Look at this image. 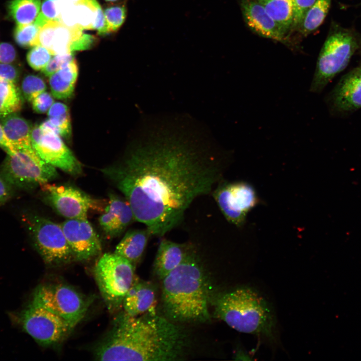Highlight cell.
<instances>
[{
  "label": "cell",
  "mask_w": 361,
  "mask_h": 361,
  "mask_svg": "<svg viewBox=\"0 0 361 361\" xmlns=\"http://www.w3.org/2000/svg\"><path fill=\"white\" fill-rule=\"evenodd\" d=\"M224 156L202 143L148 142L101 171L128 202L135 221L152 236L163 237L180 224L197 198L212 194L223 179Z\"/></svg>",
  "instance_id": "6da1fadb"
},
{
  "label": "cell",
  "mask_w": 361,
  "mask_h": 361,
  "mask_svg": "<svg viewBox=\"0 0 361 361\" xmlns=\"http://www.w3.org/2000/svg\"><path fill=\"white\" fill-rule=\"evenodd\" d=\"M186 338L179 326L156 313L132 316L124 312L96 347L95 356L101 360H180Z\"/></svg>",
  "instance_id": "7a4b0ae2"
},
{
  "label": "cell",
  "mask_w": 361,
  "mask_h": 361,
  "mask_svg": "<svg viewBox=\"0 0 361 361\" xmlns=\"http://www.w3.org/2000/svg\"><path fill=\"white\" fill-rule=\"evenodd\" d=\"M162 280L163 307L170 319L187 322L209 320L208 283L195 250Z\"/></svg>",
  "instance_id": "3957f363"
},
{
  "label": "cell",
  "mask_w": 361,
  "mask_h": 361,
  "mask_svg": "<svg viewBox=\"0 0 361 361\" xmlns=\"http://www.w3.org/2000/svg\"><path fill=\"white\" fill-rule=\"evenodd\" d=\"M215 309L216 316L233 329L274 338L273 313L265 299L252 288L240 287L223 294Z\"/></svg>",
  "instance_id": "277c9868"
},
{
  "label": "cell",
  "mask_w": 361,
  "mask_h": 361,
  "mask_svg": "<svg viewBox=\"0 0 361 361\" xmlns=\"http://www.w3.org/2000/svg\"><path fill=\"white\" fill-rule=\"evenodd\" d=\"M0 174L15 189L29 190L57 178L56 168L43 160L33 147L17 149L7 154Z\"/></svg>",
  "instance_id": "5b68a950"
},
{
  "label": "cell",
  "mask_w": 361,
  "mask_h": 361,
  "mask_svg": "<svg viewBox=\"0 0 361 361\" xmlns=\"http://www.w3.org/2000/svg\"><path fill=\"white\" fill-rule=\"evenodd\" d=\"M22 221L46 264L59 265L75 259L61 225L32 213H24Z\"/></svg>",
  "instance_id": "8992f818"
},
{
  "label": "cell",
  "mask_w": 361,
  "mask_h": 361,
  "mask_svg": "<svg viewBox=\"0 0 361 361\" xmlns=\"http://www.w3.org/2000/svg\"><path fill=\"white\" fill-rule=\"evenodd\" d=\"M11 317L17 324L41 345H56L63 341L74 327L65 319L30 301Z\"/></svg>",
  "instance_id": "52a82bcc"
},
{
  "label": "cell",
  "mask_w": 361,
  "mask_h": 361,
  "mask_svg": "<svg viewBox=\"0 0 361 361\" xmlns=\"http://www.w3.org/2000/svg\"><path fill=\"white\" fill-rule=\"evenodd\" d=\"M135 267L125 258L114 253H105L94 268V275L106 303L115 308L122 305L132 286Z\"/></svg>",
  "instance_id": "ba28073f"
},
{
  "label": "cell",
  "mask_w": 361,
  "mask_h": 361,
  "mask_svg": "<svg viewBox=\"0 0 361 361\" xmlns=\"http://www.w3.org/2000/svg\"><path fill=\"white\" fill-rule=\"evenodd\" d=\"M31 300L62 317L74 328L85 316L91 301L63 283L39 285Z\"/></svg>",
  "instance_id": "9c48e42d"
},
{
  "label": "cell",
  "mask_w": 361,
  "mask_h": 361,
  "mask_svg": "<svg viewBox=\"0 0 361 361\" xmlns=\"http://www.w3.org/2000/svg\"><path fill=\"white\" fill-rule=\"evenodd\" d=\"M352 36L348 32L333 33L326 40L319 55L310 91L320 92L348 65L355 49Z\"/></svg>",
  "instance_id": "30bf717a"
},
{
  "label": "cell",
  "mask_w": 361,
  "mask_h": 361,
  "mask_svg": "<svg viewBox=\"0 0 361 361\" xmlns=\"http://www.w3.org/2000/svg\"><path fill=\"white\" fill-rule=\"evenodd\" d=\"M212 195L226 220L237 227L244 224L248 213L259 202L254 188L244 182L222 179Z\"/></svg>",
  "instance_id": "8fae6325"
},
{
  "label": "cell",
  "mask_w": 361,
  "mask_h": 361,
  "mask_svg": "<svg viewBox=\"0 0 361 361\" xmlns=\"http://www.w3.org/2000/svg\"><path fill=\"white\" fill-rule=\"evenodd\" d=\"M44 201L67 219L87 218L91 211H102V201L94 199L74 186L50 183L40 186Z\"/></svg>",
  "instance_id": "7c38bea8"
},
{
  "label": "cell",
  "mask_w": 361,
  "mask_h": 361,
  "mask_svg": "<svg viewBox=\"0 0 361 361\" xmlns=\"http://www.w3.org/2000/svg\"><path fill=\"white\" fill-rule=\"evenodd\" d=\"M34 149L45 162L74 176L82 173L81 163L54 132L36 125L31 131Z\"/></svg>",
  "instance_id": "4fadbf2b"
},
{
  "label": "cell",
  "mask_w": 361,
  "mask_h": 361,
  "mask_svg": "<svg viewBox=\"0 0 361 361\" xmlns=\"http://www.w3.org/2000/svg\"><path fill=\"white\" fill-rule=\"evenodd\" d=\"M60 225L75 259L89 260L101 252L100 241L87 218L67 219Z\"/></svg>",
  "instance_id": "5bb4252c"
},
{
  "label": "cell",
  "mask_w": 361,
  "mask_h": 361,
  "mask_svg": "<svg viewBox=\"0 0 361 361\" xmlns=\"http://www.w3.org/2000/svg\"><path fill=\"white\" fill-rule=\"evenodd\" d=\"M82 34V30L78 27H67L56 21H49L40 28L33 46H43L53 55L70 53L71 46Z\"/></svg>",
  "instance_id": "9a60e30c"
},
{
  "label": "cell",
  "mask_w": 361,
  "mask_h": 361,
  "mask_svg": "<svg viewBox=\"0 0 361 361\" xmlns=\"http://www.w3.org/2000/svg\"><path fill=\"white\" fill-rule=\"evenodd\" d=\"M134 221L132 208L128 202L113 194H110L108 204L99 218V225L108 238L121 235Z\"/></svg>",
  "instance_id": "2e32d148"
},
{
  "label": "cell",
  "mask_w": 361,
  "mask_h": 361,
  "mask_svg": "<svg viewBox=\"0 0 361 361\" xmlns=\"http://www.w3.org/2000/svg\"><path fill=\"white\" fill-rule=\"evenodd\" d=\"M240 4L244 21L252 31L264 38L286 42V34L257 0H240Z\"/></svg>",
  "instance_id": "e0dca14e"
},
{
  "label": "cell",
  "mask_w": 361,
  "mask_h": 361,
  "mask_svg": "<svg viewBox=\"0 0 361 361\" xmlns=\"http://www.w3.org/2000/svg\"><path fill=\"white\" fill-rule=\"evenodd\" d=\"M333 108L347 112L361 108V66L342 77L331 93Z\"/></svg>",
  "instance_id": "ac0fdd59"
},
{
  "label": "cell",
  "mask_w": 361,
  "mask_h": 361,
  "mask_svg": "<svg viewBox=\"0 0 361 361\" xmlns=\"http://www.w3.org/2000/svg\"><path fill=\"white\" fill-rule=\"evenodd\" d=\"M194 251V246L190 243H179L162 239L154 261V269L157 276L162 280Z\"/></svg>",
  "instance_id": "d6986e66"
},
{
  "label": "cell",
  "mask_w": 361,
  "mask_h": 361,
  "mask_svg": "<svg viewBox=\"0 0 361 361\" xmlns=\"http://www.w3.org/2000/svg\"><path fill=\"white\" fill-rule=\"evenodd\" d=\"M156 295L152 285L135 276L122 302L124 312L132 316L156 313Z\"/></svg>",
  "instance_id": "ffe728a7"
},
{
  "label": "cell",
  "mask_w": 361,
  "mask_h": 361,
  "mask_svg": "<svg viewBox=\"0 0 361 361\" xmlns=\"http://www.w3.org/2000/svg\"><path fill=\"white\" fill-rule=\"evenodd\" d=\"M151 236L146 228L130 230L125 233L114 253L125 258L136 267L142 257Z\"/></svg>",
  "instance_id": "44dd1931"
},
{
  "label": "cell",
  "mask_w": 361,
  "mask_h": 361,
  "mask_svg": "<svg viewBox=\"0 0 361 361\" xmlns=\"http://www.w3.org/2000/svg\"><path fill=\"white\" fill-rule=\"evenodd\" d=\"M78 75V67L75 59L49 76L51 93L58 99H67L73 93Z\"/></svg>",
  "instance_id": "7402d4cb"
},
{
  "label": "cell",
  "mask_w": 361,
  "mask_h": 361,
  "mask_svg": "<svg viewBox=\"0 0 361 361\" xmlns=\"http://www.w3.org/2000/svg\"><path fill=\"white\" fill-rule=\"evenodd\" d=\"M1 125L7 138L16 149L32 147V128L25 119L14 113L3 118Z\"/></svg>",
  "instance_id": "603a6c76"
},
{
  "label": "cell",
  "mask_w": 361,
  "mask_h": 361,
  "mask_svg": "<svg viewBox=\"0 0 361 361\" xmlns=\"http://www.w3.org/2000/svg\"><path fill=\"white\" fill-rule=\"evenodd\" d=\"M48 119L40 126L44 129L52 131L65 138L71 133V119L69 108L65 104L54 102L48 111Z\"/></svg>",
  "instance_id": "cb8c5ba5"
},
{
  "label": "cell",
  "mask_w": 361,
  "mask_h": 361,
  "mask_svg": "<svg viewBox=\"0 0 361 361\" xmlns=\"http://www.w3.org/2000/svg\"><path fill=\"white\" fill-rule=\"evenodd\" d=\"M269 15L286 34L293 26L292 0H257Z\"/></svg>",
  "instance_id": "d4e9b609"
},
{
  "label": "cell",
  "mask_w": 361,
  "mask_h": 361,
  "mask_svg": "<svg viewBox=\"0 0 361 361\" xmlns=\"http://www.w3.org/2000/svg\"><path fill=\"white\" fill-rule=\"evenodd\" d=\"M22 95L15 83L0 79V117L4 118L21 110Z\"/></svg>",
  "instance_id": "484cf974"
},
{
  "label": "cell",
  "mask_w": 361,
  "mask_h": 361,
  "mask_svg": "<svg viewBox=\"0 0 361 361\" xmlns=\"http://www.w3.org/2000/svg\"><path fill=\"white\" fill-rule=\"evenodd\" d=\"M331 0H316L305 13L298 27L307 35L316 30L324 21L329 11Z\"/></svg>",
  "instance_id": "4316f807"
},
{
  "label": "cell",
  "mask_w": 361,
  "mask_h": 361,
  "mask_svg": "<svg viewBox=\"0 0 361 361\" xmlns=\"http://www.w3.org/2000/svg\"><path fill=\"white\" fill-rule=\"evenodd\" d=\"M40 8L41 0H13L8 6L9 13L18 25L33 23Z\"/></svg>",
  "instance_id": "83f0119b"
},
{
  "label": "cell",
  "mask_w": 361,
  "mask_h": 361,
  "mask_svg": "<svg viewBox=\"0 0 361 361\" xmlns=\"http://www.w3.org/2000/svg\"><path fill=\"white\" fill-rule=\"evenodd\" d=\"M97 2L96 0H80L74 5L75 20L81 29L94 30L97 16Z\"/></svg>",
  "instance_id": "f1b7e54d"
},
{
  "label": "cell",
  "mask_w": 361,
  "mask_h": 361,
  "mask_svg": "<svg viewBox=\"0 0 361 361\" xmlns=\"http://www.w3.org/2000/svg\"><path fill=\"white\" fill-rule=\"evenodd\" d=\"M46 88V85L43 79L36 75H28L22 82V94L29 102H32L39 95L45 91Z\"/></svg>",
  "instance_id": "f546056e"
},
{
  "label": "cell",
  "mask_w": 361,
  "mask_h": 361,
  "mask_svg": "<svg viewBox=\"0 0 361 361\" xmlns=\"http://www.w3.org/2000/svg\"><path fill=\"white\" fill-rule=\"evenodd\" d=\"M104 14L110 32L117 31L124 22L127 9L124 2L106 8Z\"/></svg>",
  "instance_id": "4dcf8cb0"
},
{
  "label": "cell",
  "mask_w": 361,
  "mask_h": 361,
  "mask_svg": "<svg viewBox=\"0 0 361 361\" xmlns=\"http://www.w3.org/2000/svg\"><path fill=\"white\" fill-rule=\"evenodd\" d=\"M40 28L35 22L28 25H18L14 33L16 42L23 47L33 46Z\"/></svg>",
  "instance_id": "1f68e13d"
},
{
  "label": "cell",
  "mask_w": 361,
  "mask_h": 361,
  "mask_svg": "<svg viewBox=\"0 0 361 361\" xmlns=\"http://www.w3.org/2000/svg\"><path fill=\"white\" fill-rule=\"evenodd\" d=\"M52 55L46 48L38 45L34 46L28 52L27 60L33 69L42 70L51 59Z\"/></svg>",
  "instance_id": "d6a6232c"
},
{
  "label": "cell",
  "mask_w": 361,
  "mask_h": 361,
  "mask_svg": "<svg viewBox=\"0 0 361 361\" xmlns=\"http://www.w3.org/2000/svg\"><path fill=\"white\" fill-rule=\"evenodd\" d=\"M59 13L55 0H44L40 12L34 21L40 27L51 21H58Z\"/></svg>",
  "instance_id": "836d02e7"
},
{
  "label": "cell",
  "mask_w": 361,
  "mask_h": 361,
  "mask_svg": "<svg viewBox=\"0 0 361 361\" xmlns=\"http://www.w3.org/2000/svg\"><path fill=\"white\" fill-rule=\"evenodd\" d=\"M73 59H74V58L72 53L56 55L50 59L46 67L42 70V72L46 76L49 77L69 63Z\"/></svg>",
  "instance_id": "e575fe53"
},
{
  "label": "cell",
  "mask_w": 361,
  "mask_h": 361,
  "mask_svg": "<svg viewBox=\"0 0 361 361\" xmlns=\"http://www.w3.org/2000/svg\"><path fill=\"white\" fill-rule=\"evenodd\" d=\"M54 103L53 96L46 91L41 93L32 101L33 110L40 114L48 112Z\"/></svg>",
  "instance_id": "d590c367"
},
{
  "label": "cell",
  "mask_w": 361,
  "mask_h": 361,
  "mask_svg": "<svg viewBox=\"0 0 361 361\" xmlns=\"http://www.w3.org/2000/svg\"><path fill=\"white\" fill-rule=\"evenodd\" d=\"M316 0H292L294 5L293 26L298 27L305 13Z\"/></svg>",
  "instance_id": "8d00e7d4"
},
{
  "label": "cell",
  "mask_w": 361,
  "mask_h": 361,
  "mask_svg": "<svg viewBox=\"0 0 361 361\" xmlns=\"http://www.w3.org/2000/svg\"><path fill=\"white\" fill-rule=\"evenodd\" d=\"M96 38L94 36L83 33L81 37L74 42L71 46V52L85 50L91 48L96 44Z\"/></svg>",
  "instance_id": "74e56055"
},
{
  "label": "cell",
  "mask_w": 361,
  "mask_h": 361,
  "mask_svg": "<svg viewBox=\"0 0 361 361\" xmlns=\"http://www.w3.org/2000/svg\"><path fill=\"white\" fill-rule=\"evenodd\" d=\"M18 69L10 64L0 63V79L17 83L19 78Z\"/></svg>",
  "instance_id": "f35d334b"
},
{
  "label": "cell",
  "mask_w": 361,
  "mask_h": 361,
  "mask_svg": "<svg viewBox=\"0 0 361 361\" xmlns=\"http://www.w3.org/2000/svg\"><path fill=\"white\" fill-rule=\"evenodd\" d=\"M16 58V51L14 47L8 43H0V63L10 64Z\"/></svg>",
  "instance_id": "ab89813d"
},
{
  "label": "cell",
  "mask_w": 361,
  "mask_h": 361,
  "mask_svg": "<svg viewBox=\"0 0 361 361\" xmlns=\"http://www.w3.org/2000/svg\"><path fill=\"white\" fill-rule=\"evenodd\" d=\"M15 188L0 174V206L13 196Z\"/></svg>",
  "instance_id": "60d3db41"
},
{
  "label": "cell",
  "mask_w": 361,
  "mask_h": 361,
  "mask_svg": "<svg viewBox=\"0 0 361 361\" xmlns=\"http://www.w3.org/2000/svg\"><path fill=\"white\" fill-rule=\"evenodd\" d=\"M96 7L97 16L94 29L96 30L99 35H105L110 33L104 12L98 2H97Z\"/></svg>",
  "instance_id": "b9f144b4"
},
{
  "label": "cell",
  "mask_w": 361,
  "mask_h": 361,
  "mask_svg": "<svg viewBox=\"0 0 361 361\" xmlns=\"http://www.w3.org/2000/svg\"><path fill=\"white\" fill-rule=\"evenodd\" d=\"M0 147L2 148L7 154L13 153L16 150L7 138L1 124H0Z\"/></svg>",
  "instance_id": "7bdbcfd3"
},
{
  "label": "cell",
  "mask_w": 361,
  "mask_h": 361,
  "mask_svg": "<svg viewBox=\"0 0 361 361\" xmlns=\"http://www.w3.org/2000/svg\"><path fill=\"white\" fill-rule=\"evenodd\" d=\"M56 7L58 10H59L62 7L68 5H73L80 0H55Z\"/></svg>",
  "instance_id": "ee69618b"
},
{
  "label": "cell",
  "mask_w": 361,
  "mask_h": 361,
  "mask_svg": "<svg viewBox=\"0 0 361 361\" xmlns=\"http://www.w3.org/2000/svg\"><path fill=\"white\" fill-rule=\"evenodd\" d=\"M105 1L109 2H117L120 1L121 0H105Z\"/></svg>",
  "instance_id": "f6af8a7d"
}]
</instances>
